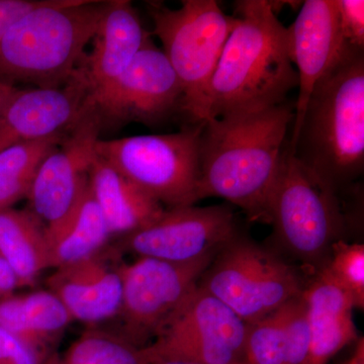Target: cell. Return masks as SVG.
<instances>
[{"label": "cell", "mask_w": 364, "mask_h": 364, "mask_svg": "<svg viewBox=\"0 0 364 364\" xmlns=\"http://www.w3.org/2000/svg\"><path fill=\"white\" fill-rule=\"evenodd\" d=\"M215 256L188 263L138 257L122 264L123 298L119 317L124 339L147 346L198 284Z\"/></svg>", "instance_id": "10"}, {"label": "cell", "mask_w": 364, "mask_h": 364, "mask_svg": "<svg viewBox=\"0 0 364 364\" xmlns=\"http://www.w3.org/2000/svg\"><path fill=\"white\" fill-rule=\"evenodd\" d=\"M107 248L57 268L48 277V289L58 296L73 321L93 326L119 316L123 261L116 251Z\"/></svg>", "instance_id": "16"}, {"label": "cell", "mask_w": 364, "mask_h": 364, "mask_svg": "<svg viewBox=\"0 0 364 364\" xmlns=\"http://www.w3.org/2000/svg\"><path fill=\"white\" fill-rule=\"evenodd\" d=\"M46 358L0 329V364H42Z\"/></svg>", "instance_id": "29"}, {"label": "cell", "mask_w": 364, "mask_h": 364, "mask_svg": "<svg viewBox=\"0 0 364 364\" xmlns=\"http://www.w3.org/2000/svg\"><path fill=\"white\" fill-rule=\"evenodd\" d=\"M46 231L51 269L95 255L107 247L112 238L88 186L73 210L61 222L48 227Z\"/></svg>", "instance_id": "21"}, {"label": "cell", "mask_w": 364, "mask_h": 364, "mask_svg": "<svg viewBox=\"0 0 364 364\" xmlns=\"http://www.w3.org/2000/svg\"><path fill=\"white\" fill-rule=\"evenodd\" d=\"M182 98L176 71L150 37L97 105L104 129L131 122L153 126L181 114Z\"/></svg>", "instance_id": "13"}, {"label": "cell", "mask_w": 364, "mask_h": 364, "mask_svg": "<svg viewBox=\"0 0 364 364\" xmlns=\"http://www.w3.org/2000/svg\"><path fill=\"white\" fill-rule=\"evenodd\" d=\"M268 214L277 243L311 267L330 255L344 229L337 193L304 167L289 142L282 153Z\"/></svg>", "instance_id": "7"}, {"label": "cell", "mask_w": 364, "mask_h": 364, "mask_svg": "<svg viewBox=\"0 0 364 364\" xmlns=\"http://www.w3.org/2000/svg\"><path fill=\"white\" fill-rule=\"evenodd\" d=\"M294 104L208 119L200 140L198 200L224 198L253 222L269 224L270 196L282 164Z\"/></svg>", "instance_id": "1"}, {"label": "cell", "mask_w": 364, "mask_h": 364, "mask_svg": "<svg viewBox=\"0 0 364 364\" xmlns=\"http://www.w3.org/2000/svg\"><path fill=\"white\" fill-rule=\"evenodd\" d=\"M136 9L127 0H112L77 67L95 104L109 93L132 60L149 39Z\"/></svg>", "instance_id": "17"}, {"label": "cell", "mask_w": 364, "mask_h": 364, "mask_svg": "<svg viewBox=\"0 0 364 364\" xmlns=\"http://www.w3.org/2000/svg\"><path fill=\"white\" fill-rule=\"evenodd\" d=\"M198 286L246 323L267 317L304 291L294 267L240 235L215 256Z\"/></svg>", "instance_id": "8"}, {"label": "cell", "mask_w": 364, "mask_h": 364, "mask_svg": "<svg viewBox=\"0 0 364 364\" xmlns=\"http://www.w3.org/2000/svg\"><path fill=\"white\" fill-rule=\"evenodd\" d=\"M346 364H364V340L359 339L353 354Z\"/></svg>", "instance_id": "33"}, {"label": "cell", "mask_w": 364, "mask_h": 364, "mask_svg": "<svg viewBox=\"0 0 364 364\" xmlns=\"http://www.w3.org/2000/svg\"><path fill=\"white\" fill-rule=\"evenodd\" d=\"M72 322L70 314L49 289L0 299V329L46 356L54 351Z\"/></svg>", "instance_id": "20"}, {"label": "cell", "mask_w": 364, "mask_h": 364, "mask_svg": "<svg viewBox=\"0 0 364 364\" xmlns=\"http://www.w3.org/2000/svg\"><path fill=\"white\" fill-rule=\"evenodd\" d=\"M238 23L228 38L208 95V119L265 111L287 102L299 77L286 26L272 2H236Z\"/></svg>", "instance_id": "2"}, {"label": "cell", "mask_w": 364, "mask_h": 364, "mask_svg": "<svg viewBox=\"0 0 364 364\" xmlns=\"http://www.w3.org/2000/svg\"><path fill=\"white\" fill-rule=\"evenodd\" d=\"M144 349H145V347H144ZM145 352L148 359L147 364H200L193 363V361L186 360V359L154 355V354H150L146 349Z\"/></svg>", "instance_id": "32"}, {"label": "cell", "mask_w": 364, "mask_h": 364, "mask_svg": "<svg viewBox=\"0 0 364 364\" xmlns=\"http://www.w3.org/2000/svg\"><path fill=\"white\" fill-rule=\"evenodd\" d=\"M65 134L18 144L0 152V210L14 208L26 198L41 163Z\"/></svg>", "instance_id": "23"}, {"label": "cell", "mask_w": 364, "mask_h": 364, "mask_svg": "<svg viewBox=\"0 0 364 364\" xmlns=\"http://www.w3.org/2000/svg\"><path fill=\"white\" fill-rule=\"evenodd\" d=\"M112 0H44L0 40V83L65 85L82 61Z\"/></svg>", "instance_id": "4"}, {"label": "cell", "mask_w": 364, "mask_h": 364, "mask_svg": "<svg viewBox=\"0 0 364 364\" xmlns=\"http://www.w3.org/2000/svg\"><path fill=\"white\" fill-rule=\"evenodd\" d=\"M179 9L146 4L154 35L181 82V116L191 126L208 117V95L223 50L238 18L227 16L215 0H183Z\"/></svg>", "instance_id": "5"}, {"label": "cell", "mask_w": 364, "mask_h": 364, "mask_svg": "<svg viewBox=\"0 0 364 364\" xmlns=\"http://www.w3.org/2000/svg\"><path fill=\"white\" fill-rule=\"evenodd\" d=\"M289 149L335 193L363 176V52L352 53L316 85Z\"/></svg>", "instance_id": "3"}, {"label": "cell", "mask_w": 364, "mask_h": 364, "mask_svg": "<svg viewBox=\"0 0 364 364\" xmlns=\"http://www.w3.org/2000/svg\"><path fill=\"white\" fill-rule=\"evenodd\" d=\"M239 235L227 205L165 208L156 220L122 238V250L138 257L188 263L215 256Z\"/></svg>", "instance_id": "12"}, {"label": "cell", "mask_w": 364, "mask_h": 364, "mask_svg": "<svg viewBox=\"0 0 364 364\" xmlns=\"http://www.w3.org/2000/svg\"><path fill=\"white\" fill-rule=\"evenodd\" d=\"M90 98V88L77 70L61 87L18 88L0 111V152L65 133Z\"/></svg>", "instance_id": "15"}, {"label": "cell", "mask_w": 364, "mask_h": 364, "mask_svg": "<svg viewBox=\"0 0 364 364\" xmlns=\"http://www.w3.org/2000/svg\"><path fill=\"white\" fill-rule=\"evenodd\" d=\"M203 124L177 133L102 140L97 154L166 208L198 202Z\"/></svg>", "instance_id": "6"}, {"label": "cell", "mask_w": 364, "mask_h": 364, "mask_svg": "<svg viewBox=\"0 0 364 364\" xmlns=\"http://www.w3.org/2000/svg\"><path fill=\"white\" fill-rule=\"evenodd\" d=\"M88 186L112 237L123 238L142 229L165 210L97 154L91 165Z\"/></svg>", "instance_id": "19"}, {"label": "cell", "mask_w": 364, "mask_h": 364, "mask_svg": "<svg viewBox=\"0 0 364 364\" xmlns=\"http://www.w3.org/2000/svg\"><path fill=\"white\" fill-rule=\"evenodd\" d=\"M311 329V349L306 364H327L358 337L353 301L325 267L304 289Z\"/></svg>", "instance_id": "18"}, {"label": "cell", "mask_w": 364, "mask_h": 364, "mask_svg": "<svg viewBox=\"0 0 364 364\" xmlns=\"http://www.w3.org/2000/svg\"><path fill=\"white\" fill-rule=\"evenodd\" d=\"M246 364H286V338L280 311L248 323Z\"/></svg>", "instance_id": "25"}, {"label": "cell", "mask_w": 364, "mask_h": 364, "mask_svg": "<svg viewBox=\"0 0 364 364\" xmlns=\"http://www.w3.org/2000/svg\"><path fill=\"white\" fill-rule=\"evenodd\" d=\"M286 338V364H306L310 355L311 329L303 294L279 308Z\"/></svg>", "instance_id": "27"}, {"label": "cell", "mask_w": 364, "mask_h": 364, "mask_svg": "<svg viewBox=\"0 0 364 364\" xmlns=\"http://www.w3.org/2000/svg\"><path fill=\"white\" fill-rule=\"evenodd\" d=\"M102 130L100 109L91 97L61 142L41 163L26 200L28 210L46 227L61 222L85 193Z\"/></svg>", "instance_id": "11"}, {"label": "cell", "mask_w": 364, "mask_h": 364, "mask_svg": "<svg viewBox=\"0 0 364 364\" xmlns=\"http://www.w3.org/2000/svg\"><path fill=\"white\" fill-rule=\"evenodd\" d=\"M46 230L32 210H0V257L13 268L21 289L33 287L51 268Z\"/></svg>", "instance_id": "22"}, {"label": "cell", "mask_w": 364, "mask_h": 364, "mask_svg": "<svg viewBox=\"0 0 364 364\" xmlns=\"http://www.w3.org/2000/svg\"><path fill=\"white\" fill-rule=\"evenodd\" d=\"M18 87L16 86L6 85V83H0V111L2 107L9 102L11 95L16 92Z\"/></svg>", "instance_id": "34"}, {"label": "cell", "mask_w": 364, "mask_h": 364, "mask_svg": "<svg viewBox=\"0 0 364 364\" xmlns=\"http://www.w3.org/2000/svg\"><path fill=\"white\" fill-rule=\"evenodd\" d=\"M340 30L345 42L353 49L364 51L363 0H336Z\"/></svg>", "instance_id": "28"}, {"label": "cell", "mask_w": 364, "mask_h": 364, "mask_svg": "<svg viewBox=\"0 0 364 364\" xmlns=\"http://www.w3.org/2000/svg\"><path fill=\"white\" fill-rule=\"evenodd\" d=\"M287 30L289 56L299 77L293 132L289 140V148H293L316 85L352 53L363 51L345 42L336 0H306Z\"/></svg>", "instance_id": "14"}, {"label": "cell", "mask_w": 364, "mask_h": 364, "mask_svg": "<svg viewBox=\"0 0 364 364\" xmlns=\"http://www.w3.org/2000/svg\"><path fill=\"white\" fill-rule=\"evenodd\" d=\"M43 2L44 0H0V40L14 21Z\"/></svg>", "instance_id": "30"}, {"label": "cell", "mask_w": 364, "mask_h": 364, "mask_svg": "<svg viewBox=\"0 0 364 364\" xmlns=\"http://www.w3.org/2000/svg\"><path fill=\"white\" fill-rule=\"evenodd\" d=\"M144 347L119 333L86 330L63 352L53 351L42 364H147Z\"/></svg>", "instance_id": "24"}, {"label": "cell", "mask_w": 364, "mask_h": 364, "mask_svg": "<svg viewBox=\"0 0 364 364\" xmlns=\"http://www.w3.org/2000/svg\"><path fill=\"white\" fill-rule=\"evenodd\" d=\"M330 275L350 296L358 309L364 306V246L359 243L335 242L324 265Z\"/></svg>", "instance_id": "26"}, {"label": "cell", "mask_w": 364, "mask_h": 364, "mask_svg": "<svg viewBox=\"0 0 364 364\" xmlns=\"http://www.w3.org/2000/svg\"><path fill=\"white\" fill-rule=\"evenodd\" d=\"M18 289H21L18 277L9 263L0 257V299L11 296Z\"/></svg>", "instance_id": "31"}, {"label": "cell", "mask_w": 364, "mask_h": 364, "mask_svg": "<svg viewBox=\"0 0 364 364\" xmlns=\"http://www.w3.org/2000/svg\"><path fill=\"white\" fill-rule=\"evenodd\" d=\"M247 327L248 323L198 284L145 349L154 355L200 364H246Z\"/></svg>", "instance_id": "9"}]
</instances>
